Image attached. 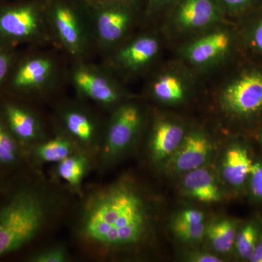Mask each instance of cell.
<instances>
[{"instance_id": "cell-1", "label": "cell", "mask_w": 262, "mask_h": 262, "mask_svg": "<svg viewBox=\"0 0 262 262\" xmlns=\"http://www.w3.org/2000/svg\"><path fill=\"white\" fill-rule=\"evenodd\" d=\"M80 219L82 239L103 250L139 244L145 236L149 223L142 196L124 183L95 193L84 205Z\"/></svg>"}, {"instance_id": "cell-2", "label": "cell", "mask_w": 262, "mask_h": 262, "mask_svg": "<svg viewBox=\"0 0 262 262\" xmlns=\"http://www.w3.org/2000/svg\"><path fill=\"white\" fill-rule=\"evenodd\" d=\"M48 206L40 194L22 190L0 208V257L18 251L42 228Z\"/></svg>"}, {"instance_id": "cell-3", "label": "cell", "mask_w": 262, "mask_h": 262, "mask_svg": "<svg viewBox=\"0 0 262 262\" xmlns=\"http://www.w3.org/2000/svg\"><path fill=\"white\" fill-rule=\"evenodd\" d=\"M222 103L236 120L251 122L262 117V63L245 67L226 85Z\"/></svg>"}, {"instance_id": "cell-4", "label": "cell", "mask_w": 262, "mask_h": 262, "mask_svg": "<svg viewBox=\"0 0 262 262\" xmlns=\"http://www.w3.org/2000/svg\"><path fill=\"white\" fill-rule=\"evenodd\" d=\"M43 20L40 10L31 2H18L0 6V39L24 42L39 37Z\"/></svg>"}, {"instance_id": "cell-5", "label": "cell", "mask_w": 262, "mask_h": 262, "mask_svg": "<svg viewBox=\"0 0 262 262\" xmlns=\"http://www.w3.org/2000/svg\"><path fill=\"white\" fill-rule=\"evenodd\" d=\"M141 120L140 110L135 105H123L117 110L103 146V161L115 159L130 146L140 129Z\"/></svg>"}, {"instance_id": "cell-6", "label": "cell", "mask_w": 262, "mask_h": 262, "mask_svg": "<svg viewBox=\"0 0 262 262\" xmlns=\"http://www.w3.org/2000/svg\"><path fill=\"white\" fill-rule=\"evenodd\" d=\"M177 2L173 20L180 29L190 30L204 28L222 18L223 8L219 0H177Z\"/></svg>"}, {"instance_id": "cell-7", "label": "cell", "mask_w": 262, "mask_h": 262, "mask_svg": "<svg viewBox=\"0 0 262 262\" xmlns=\"http://www.w3.org/2000/svg\"><path fill=\"white\" fill-rule=\"evenodd\" d=\"M53 28L66 49L73 55L84 51L85 35L78 15L69 5L56 3L51 12Z\"/></svg>"}, {"instance_id": "cell-8", "label": "cell", "mask_w": 262, "mask_h": 262, "mask_svg": "<svg viewBox=\"0 0 262 262\" xmlns=\"http://www.w3.org/2000/svg\"><path fill=\"white\" fill-rule=\"evenodd\" d=\"M211 151V141L204 134L189 133L184 136L180 146L170 157V166L179 173L201 168L210 158Z\"/></svg>"}, {"instance_id": "cell-9", "label": "cell", "mask_w": 262, "mask_h": 262, "mask_svg": "<svg viewBox=\"0 0 262 262\" xmlns=\"http://www.w3.org/2000/svg\"><path fill=\"white\" fill-rule=\"evenodd\" d=\"M235 37L227 30L211 33L189 45L184 54L194 64L209 63L230 51L235 45Z\"/></svg>"}, {"instance_id": "cell-10", "label": "cell", "mask_w": 262, "mask_h": 262, "mask_svg": "<svg viewBox=\"0 0 262 262\" xmlns=\"http://www.w3.org/2000/svg\"><path fill=\"white\" fill-rule=\"evenodd\" d=\"M73 80L80 92L96 102L113 104L119 99L118 91L115 84L94 71L78 69L74 72Z\"/></svg>"}, {"instance_id": "cell-11", "label": "cell", "mask_w": 262, "mask_h": 262, "mask_svg": "<svg viewBox=\"0 0 262 262\" xmlns=\"http://www.w3.org/2000/svg\"><path fill=\"white\" fill-rule=\"evenodd\" d=\"M131 21L130 12L119 5H108L101 8L96 15L98 37L103 44H114L126 32Z\"/></svg>"}, {"instance_id": "cell-12", "label": "cell", "mask_w": 262, "mask_h": 262, "mask_svg": "<svg viewBox=\"0 0 262 262\" xmlns=\"http://www.w3.org/2000/svg\"><path fill=\"white\" fill-rule=\"evenodd\" d=\"M253 163L246 146L241 143L232 144L226 151L223 158L224 179L232 187H242L248 182Z\"/></svg>"}, {"instance_id": "cell-13", "label": "cell", "mask_w": 262, "mask_h": 262, "mask_svg": "<svg viewBox=\"0 0 262 262\" xmlns=\"http://www.w3.org/2000/svg\"><path fill=\"white\" fill-rule=\"evenodd\" d=\"M183 127L175 122H160L155 126L151 141V158L155 162L171 157L184 137Z\"/></svg>"}, {"instance_id": "cell-14", "label": "cell", "mask_w": 262, "mask_h": 262, "mask_svg": "<svg viewBox=\"0 0 262 262\" xmlns=\"http://www.w3.org/2000/svg\"><path fill=\"white\" fill-rule=\"evenodd\" d=\"M53 64L50 59L42 57L32 58L24 62L17 70L13 78L15 89H38L46 84L51 77Z\"/></svg>"}, {"instance_id": "cell-15", "label": "cell", "mask_w": 262, "mask_h": 262, "mask_svg": "<svg viewBox=\"0 0 262 262\" xmlns=\"http://www.w3.org/2000/svg\"><path fill=\"white\" fill-rule=\"evenodd\" d=\"M183 187L187 195L202 203H216L222 196L212 174L202 167L187 172Z\"/></svg>"}, {"instance_id": "cell-16", "label": "cell", "mask_w": 262, "mask_h": 262, "mask_svg": "<svg viewBox=\"0 0 262 262\" xmlns=\"http://www.w3.org/2000/svg\"><path fill=\"white\" fill-rule=\"evenodd\" d=\"M159 42L155 38L144 36L138 38L117 53V61L130 70L140 68L149 63L159 51Z\"/></svg>"}, {"instance_id": "cell-17", "label": "cell", "mask_w": 262, "mask_h": 262, "mask_svg": "<svg viewBox=\"0 0 262 262\" xmlns=\"http://www.w3.org/2000/svg\"><path fill=\"white\" fill-rule=\"evenodd\" d=\"M5 117L12 134L20 140H34L39 134L37 119L25 108L8 104L5 107Z\"/></svg>"}, {"instance_id": "cell-18", "label": "cell", "mask_w": 262, "mask_h": 262, "mask_svg": "<svg viewBox=\"0 0 262 262\" xmlns=\"http://www.w3.org/2000/svg\"><path fill=\"white\" fill-rule=\"evenodd\" d=\"M63 122L67 131L76 140L84 146L93 144L96 139V125L87 114L80 110H69L64 114Z\"/></svg>"}, {"instance_id": "cell-19", "label": "cell", "mask_w": 262, "mask_h": 262, "mask_svg": "<svg viewBox=\"0 0 262 262\" xmlns=\"http://www.w3.org/2000/svg\"><path fill=\"white\" fill-rule=\"evenodd\" d=\"M242 19L244 46L262 63V4Z\"/></svg>"}, {"instance_id": "cell-20", "label": "cell", "mask_w": 262, "mask_h": 262, "mask_svg": "<svg viewBox=\"0 0 262 262\" xmlns=\"http://www.w3.org/2000/svg\"><path fill=\"white\" fill-rule=\"evenodd\" d=\"M237 232L236 224L229 220L215 222L206 230L212 247L221 253H227L232 251L234 247Z\"/></svg>"}, {"instance_id": "cell-21", "label": "cell", "mask_w": 262, "mask_h": 262, "mask_svg": "<svg viewBox=\"0 0 262 262\" xmlns=\"http://www.w3.org/2000/svg\"><path fill=\"white\" fill-rule=\"evenodd\" d=\"M73 152V146L69 139L58 137L39 144L34 154L37 159L44 163H58Z\"/></svg>"}, {"instance_id": "cell-22", "label": "cell", "mask_w": 262, "mask_h": 262, "mask_svg": "<svg viewBox=\"0 0 262 262\" xmlns=\"http://www.w3.org/2000/svg\"><path fill=\"white\" fill-rule=\"evenodd\" d=\"M88 162L81 155H70L58 163L57 173L72 187H80L87 172Z\"/></svg>"}, {"instance_id": "cell-23", "label": "cell", "mask_w": 262, "mask_h": 262, "mask_svg": "<svg viewBox=\"0 0 262 262\" xmlns=\"http://www.w3.org/2000/svg\"><path fill=\"white\" fill-rule=\"evenodd\" d=\"M152 91L155 97L164 103L179 102L184 97L182 81L172 75L160 77L153 84Z\"/></svg>"}, {"instance_id": "cell-24", "label": "cell", "mask_w": 262, "mask_h": 262, "mask_svg": "<svg viewBox=\"0 0 262 262\" xmlns=\"http://www.w3.org/2000/svg\"><path fill=\"white\" fill-rule=\"evenodd\" d=\"M261 232L254 222H248L237 232L234 248L239 257L249 261L259 238Z\"/></svg>"}, {"instance_id": "cell-25", "label": "cell", "mask_w": 262, "mask_h": 262, "mask_svg": "<svg viewBox=\"0 0 262 262\" xmlns=\"http://www.w3.org/2000/svg\"><path fill=\"white\" fill-rule=\"evenodd\" d=\"M18 158V148L11 133L0 120V163L12 165Z\"/></svg>"}, {"instance_id": "cell-26", "label": "cell", "mask_w": 262, "mask_h": 262, "mask_svg": "<svg viewBox=\"0 0 262 262\" xmlns=\"http://www.w3.org/2000/svg\"><path fill=\"white\" fill-rule=\"evenodd\" d=\"M224 11L238 18H244L262 4V0H219Z\"/></svg>"}, {"instance_id": "cell-27", "label": "cell", "mask_w": 262, "mask_h": 262, "mask_svg": "<svg viewBox=\"0 0 262 262\" xmlns=\"http://www.w3.org/2000/svg\"><path fill=\"white\" fill-rule=\"evenodd\" d=\"M173 230L176 235L182 241L195 242L203 238L206 228L204 223L192 225L174 220Z\"/></svg>"}, {"instance_id": "cell-28", "label": "cell", "mask_w": 262, "mask_h": 262, "mask_svg": "<svg viewBox=\"0 0 262 262\" xmlns=\"http://www.w3.org/2000/svg\"><path fill=\"white\" fill-rule=\"evenodd\" d=\"M29 259L34 262H65L68 259V253L62 246H54L34 253Z\"/></svg>"}, {"instance_id": "cell-29", "label": "cell", "mask_w": 262, "mask_h": 262, "mask_svg": "<svg viewBox=\"0 0 262 262\" xmlns=\"http://www.w3.org/2000/svg\"><path fill=\"white\" fill-rule=\"evenodd\" d=\"M251 196L256 201H262V162H254L248 179Z\"/></svg>"}, {"instance_id": "cell-30", "label": "cell", "mask_w": 262, "mask_h": 262, "mask_svg": "<svg viewBox=\"0 0 262 262\" xmlns=\"http://www.w3.org/2000/svg\"><path fill=\"white\" fill-rule=\"evenodd\" d=\"M175 220L184 222V223L198 225V224L204 223L205 215L203 212L198 210L187 209L181 212Z\"/></svg>"}, {"instance_id": "cell-31", "label": "cell", "mask_w": 262, "mask_h": 262, "mask_svg": "<svg viewBox=\"0 0 262 262\" xmlns=\"http://www.w3.org/2000/svg\"><path fill=\"white\" fill-rule=\"evenodd\" d=\"M11 62V54L9 52L0 48V86L8 75Z\"/></svg>"}, {"instance_id": "cell-32", "label": "cell", "mask_w": 262, "mask_h": 262, "mask_svg": "<svg viewBox=\"0 0 262 262\" xmlns=\"http://www.w3.org/2000/svg\"><path fill=\"white\" fill-rule=\"evenodd\" d=\"M191 261L194 262H221L220 258L208 253L196 252L191 255Z\"/></svg>"}, {"instance_id": "cell-33", "label": "cell", "mask_w": 262, "mask_h": 262, "mask_svg": "<svg viewBox=\"0 0 262 262\" xmlns=\"http://www.w3.org/2000/svg\"><path fill=\"white\" fill-rule=\"evenodd\" d=\"M251 262H262V233H260L259 238L253 251L252 256L250 258Z\"/></svg>"}, {"instance_id": "cell-34", "label": "cell", "mask_w": 262, "mask_h": 262, "mask_svg": "<svg viewBox=\"0 0 262 262\" xmlns=\"http://www.w3.org/2000/svg\"><path fill=\"white\" fill-rule=\"evenodd\" d=\"M177 0H149V7L152 9H160L177 2Z\"/></svg>"}, {"instance_id": "cell-35", "label": "cell", "mask_w": 262, "mask_h": 262, "mask_svg": "<svg viewBox=\"0 0 262 262\" xmlns=\"http://www.w3.org/2000/svg\"><path fill=\"white\" fill-rule=\"evenodd\" d=\"M94 1L96 2H101V3H107V2H119V1H124V0H94Z\"/></svg>"}, {"instance_id": "cell-36", "label": "cell", "mask_w": 262, "mask_h": 262, "mask_svg": "<svg viewBox=\"0 0 262 262\" xmlns=\"http://www.w3.org/2000/svg\"><path fill=\"white\" fill-rule=\"evenodd\" d=\"M259 139H260V141H261V144L262 145V125H261V128H260Z\"/></svg>"}]
</instances>
